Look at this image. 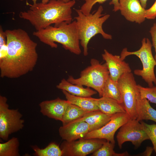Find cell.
<instances>
[{
    "instance_id": "2e32d148",
    "label": "cell",
    "mask_w": 156,
    "mask_h": 156,
    "mask_svg": "<svg viewBox=\"0 0 156 156\" xmlns=\"http://www.w3.org/2000/svg\"><path fill=\"white\" fill-rule=\"evenodd\" d=\"M113 115L104 114L100 110L89 112L82 117L71 122L81 121L86 122L88 125L90 132L99 129L105 125L110 121Z\"/></svg>"
},
{
    "instance_id": "9a60e30c",
    "label": "cell",
    "mask_w": 156,
    "mask_h": 156,
    "mask_svg": "<svg viewBox=\"0 0 156 156\" xmlns=\"http://www.w3.org/2000/svg\"><path fill=\"white\" fill-rule=\"evenodd\" d=\"M69 103L58 97L41 102L39 106L40 112L44 116L61 121L66 108Z\"/></svg>"
},
{
    "instance_id": "f546056e",
    "label": "cell",
    "mask_w": 156,
    "mask_h": 156,
    "mask_svg": "<svg viewBox=\"0 0 156 156\" xmlns=\"http://www.w3.org/2000/svg\"><path fill=\"white\" fill-rule=\"evenodd\" d=\"M149 32L151 36L152 46L155 49V53L154 58L156 61V23H154Z\"/></svg>"
},
{
    "instance_id": "7c38bea8",
    "label": "cell",
    "mask_w": 156,
    "mask_h": 156,
    "mask_svg": "<svg viewBox=\"0 0 156 156\" xmlns=\"http://www.w3.org/2000/svg\"><path fill=\"white\" fill-rule=\"evenodd\" d=\"M119 10L127 21L140 24L145 19L146 9L138 0H119Z\"/></svg>"
},
{
    "instance_id": "e0dca14e",
    "label": "cell",
    "mask_w": 156,
    "mask_h": 156,
    "mask_svg": "<svg viewBox=\"0 0 156 156\" xmlns=\"http://www.w3.org/2000/svg\"><path fill=\"white\" fill-rule=\"evenodd\" d=\"M136 119L139 121L143 120H151L156 123V110L150 105L149 101L142 98L138 90L136 96Z\"/></svg>"
},
{
    "instance_id": "4fadbf2b",
    "label": "cell",
    "mask_w": 156,
    "mask_h": 156,
    "mask_svg": "<svg viewBox=\"0 0 156 156\" xmlns=\"http://www.w3.org/2000/svg\"><path fill=\"white\" fill-rule=\"evenodd\" d=\"M102 58L105 62L109 73V77L117 81L124 73L131 72L129 64L121 58L120 56L113 55L107 50H104L102 55Z\"/></svg>"
},
{
    "instance_id": "5bb4252c",
    "label": "cell",
    "mask_w": 156,
    "mask_h": 156,
    "mask_svg": "<svg viewBox=\"0 0 156 156\" xmlns=\"http://www.w3.org/2000/svg\"><path fill=\"white\" fill-rule=\"evenodd\" d=\"M89 132L88 125L84 121L71 122L62 125L59 129L60 137L68 142L83 139Z\"/></svg>"
},
{
    "instance_id": "ffe728a7",
    "label": "cell",
    "mask_w": 156,
    "mask_h": 156,
    "mask_svg": "<svg viewBox=\"0 0 156 156\" xmlns=\"http://www.w3.org/2000/svg\"><path fill=\"white\" fill-rule=\"evenodd\" d=\"M97 104L99 110L106 114L113 115L126 112L122 104L108 97L102 96L97 99Z\"/></svg>"
},
{
    "instance_id": "603a6c76",
    "label": "cell",
    "mask_w": 156,
    "mask_h": 156,
    "mask_svg": "<svg viewBox=\"0 0 156 156\" xmlns=\"http://www.w3.org/2000/svg\"><path fill=\"white\" fill-rule=\"evenodd\" d=\"M19 142L13 137L6 142L0 143V156H19Z\"/></svg>"
},
{
    "instance_id": "d6986e66",
    "label": "cell",
    "mask_w": 156,
    "mask_h": 156,
    "mask_svg": "<svg viewBox=\"0 0 156 156\" xmlns=\"http://www.w3.org/2000/svg\"><path fill=\"white\" fill-rule=\"evenodd\" d=\"M56 88L66 91L73 95L79 96L91 97L97 93L96 91L92 90L90 87L84 88L82 86L73 84L64 78L56 86Z\"/></svg>"
},
{
    "instance_id": "44dd1931",
    "label": "cell",
    "mask_w": 156,
    "mask_h": 156,
    "mask_svg": "<svg viewBox=\"0 0 156 156\" xmlns=\"http://www.w3.org/2000/svg\"><path fill=\"white\" fill-rule=\"evenodd\" d=\"M88 112L69 102L66 108L61 121L62 125L67 124L82 117Z\"/></svg>"
},
{
    "instance_id": "4316f807",
    "label": "cell",
    "mask_w": 156,
    "mask_h": 156,
    "mask_svg": "<svg viewBox=\"0 0 156 156\" xmlns=\"http://www.w3.org/2000/svg\"><path fill=\"white\" fill-rule=\"evenodd\" d=\"M137 87L142 98H146L150 102L156 104V85L144 87L138 84Z\"/></svg>"
},
{
    "instance_id": "8992f818",
    "label": "cell",
    "mask_w": 156,
    "mask_h": 156,
    "mask_svg": "<svg viewBox=\"0 0 156 156\" xmlns=\"http://www.w3.org/2000/svg\"><path fill=\"white\" fill-rule=\"evenodd\" d=\"M152 47L149 40L144 38L142 41V46L139 49L130 52L128 51L127 48H124L122 50L120 55L122 60L131 55H135L140 59L142 64V68L135 69L134 73L136 75L141 76L149 87L153 86V83L156 85V77L154 73L156 61L152 53Z\"/></svg>"
},
{
    "instance_id": "ba28073f",
    "label": "cell",
    "mask_w": 156,
    "mask_h": 156,
    "mask_svg": "<svg viewBox=\"0 0 156 156\" xmlns=\"http://www.w3.org/2000/svg\"><path fill=\"white\" fill-rule=\"evenodd\" d=\"M122 105L126 112L131 119H136V96L138 89L133 74L126 73L117 81Z\"/></svg>"
},
{
    "instance_id": "d6a6232c",
    "label": "cell",
    "mask_w": 156,
    "mask_h": 156,
    "mask_svg": "<svg viewBox=\"0 0 156 156\" xmlns=\"http://www.w3.org/2000/svg\"><path fill=\"white\" fill-rule=\"evenodd\" d=\"M142 6L144 8L146 6V2L147 0H139Z\"/></svg>"
},
{
    "instance_id": "30bf717a",
    "label": "cell",
    "mask_w": 156,
    "mask_h": 156,
    "mask_svg": "<svg viewBox=\"0 0 156 156\" xmlns=\"http://www.w3.org/2000/svg\"><path fill=\"white\" fill-rule=\"evenodd\" d=\"M106 141L98 138L82 139L71 142L64 140L60 145L62 156H86L95 152Z\"/></svg>"
},
{
    "instance_id": "7a4b0ae2",
    "label": "cell",
    "mask_w": 156,
    "mask_h": 156,
    "mask_svg": "<svg viewBox=\"0 0 156 156\" xmlns=\"http://www.w3.org/2000/svg\"><path fill=\"white\" fill-rule=\"evenodd\" d=\"M76 1L66 2L63 0H50L48 3L26 4L29 10L21 12L19 17L28 21L36 31L54 24L57 26L64 22H72V8Z\"/></svg>"
},
{
    "instance_id": "5b68a950",
    "label": "cell",
    "mask_w": 156,
    "mask_h": 156,
    "mask_svg": "<svg viewBox=\"0 0 156 156\" xmlns=\"http://www.w3.org/2000/svg\"><path fill=\"white\" fill-rule=\"evenodd\" d=\"M90 64L81 72L79 78L70 76L67 80L73 84L92 88L101 97L104 86L109 77V72L106 63L101 64L96 59H92Z\"/></svg>"
},
{
    "instance_id": "7402d4cb",
    "label": "cell",
    "mask_w": 156,
    "mask_h": 156,
    "mask_svg": "<svg viewBox=\"0 0 156 156\" xmlns=\"http://www.w3.org/2000/svg\"><path fill=\"white\" fill-rule=\"evenodd\" d=\"M102 96L113 99L121 104L122 101L117 81L112 79L109 77L104 86Z\"/></svg>"
},
{
    "instance_id": "277c9868",
    "label": "cell",
    "mask_w": 156,
    "mask_h": 156,
    "mask_svg": "<svg viewBox=\"0 0 156 156\" xmlns=\"http://www.w3.org/2000/svg\"><path fill=\"white\" fill-rule=\"evenodd\" d=\"M103 6L100 5L97 10L87 15L80 9H75L77 16L75 17L78 28L80 44L83 49L84 56L88 54V44L91 39L100 34L106 39L111 40L112 36L104 32L102 25L109 17V14H103Z\"/></svg>"
},
{
    "instance_id": "1f68e13d",
    "label": "cell",
    "mask_w": 156,
    "mask_h": 156,
    "mask_svg": "<svg viewBox=\"0 0 156 156\" xmlns=\"http://www.w3.org/2000/svg\"><path fill=\"white\" fill-rule=\"evenodd\" d=\"M19 0L23 1L24 0ZM31 0L33 1V3L34 4L36 3H37V0ZM50 0H42L41 2L43 3H48ZM63 0L66 2H68L71 0L76 1V0Z\"/></svg>"
},
{
    "instance_id": "484cf974",
    "label": "cell",
    "mask_w": 156,
    "mask_h": 156,
    "mask_svg": "<svg viewBox=\"0 0 156 156\" xmlns=\"http://www.w3.org/2000/svg\"><path fill=\"white\" fill-rule=\"evenodd\" d=\"M85 1L81 6L80 10L84 14L87 15L91 13L93 7L96 3L102 4L107 0H81ZM110 5H114L113 11L116 12L119 10V0H111Z\"/></svg>"
},
{
    "instance_id": "f1b7e54d",
    "label": "cell",
    "mask_w": 156,
    "mask_h": 156,
    "mask_svg": "<svg viewBox=\"0 0 156 156\" xmlns=\"http://www.w3.org/2000/svg\"><path fill=\"white\" fill-rule=\"evenodd\" d=\"M145 17L148 19H154L156 17V0L153 5L148 9L146 10Z\"/></svg>"
},
{
    "instance_id": "83f0119b",
    "label": "cell",
    "mask_w": 156,
    "mask_h": 156,
    "mask_svg": "<svg viewBox=\"0 0 156 156\" xmlns=\"http://www.w3.org/2000/svg\"><path fill=\"white\" fill-rule=\"evenodd\" d=\"M143 128L148 136L153 146L154 151L156 153V124L149 125L142 121H140Z\"/></svg>"
},
{
    "instance_id": "ac0fdd59",
    "label": "cell",
    "mask_w": 156,
    "mask_h": 156,
    "mask_svg": "<svg viewBox=\"0 0 156 156\" xmlns=\"http://www.w3.org/2000/svg\"><path fill=\"white\" fill-rule=\"evenodd\" d=\"M66 100L87 112L99 110L97 104V99L73 95L65 90H62Z\"/></svg>"
},
{
    "instance_id": "d4e9b609",
    "label": "cell",
    "mask_w": 156,
    "mask_h": 156,
    "mask_svg": "<svg viewBox=\"0 0 156 156\" xmlns=\"http://www.w3.org/2000/svg\"><path fill=\"white\" fill-rule=\"evenodd\" d=\"M115 144L108 141H105L97 150L92 153V156H127L129 154L127 151L119 153L115 152L114 149Z\"/></svg>"
},
{
    "instance_id": "9c48e42d",
    "label": "cell",
    "mask_w": 156,
    "mask_h": 156,
    "mask_svg": "<svg viewBox=\"0 0 156 156\" xmlns=\"http://www.w3.org/2000/svg\"><path fill=\"white\" fill-rule=\"evenodd\" d=\"M119 148L127 142H130L136 149L144 141L149 140L140 122L136 119H130L119 128L116 136Z\"/></svg>"
},
{
    "instance_id": "4dcf8cb0",
    "label": "cell",
    "mask_w": 156,
    "mask_h": 156,
    "mask_svg": "<svg viewBox=\"0 0 156 156\" xmlns=\"http://www.w3.org/2000/svg\"><path fill=\"white\" fill-rule=\"evenodd\" d=\"M153 150H154L153 148L148 146L146 147L145 151L143 153L139 154V155L145 156H151Z\"/></svg>"
},
{
    "instance_id": "8fae6325",
    "label": "cell",
    "mask_w": 156,
    "mask_h": 156,
    "mask_svg": "<svg viewBox=\"0 0 156 156\" xmlns=\"http://www.w3.org/2000/svg\"><path fill=\"white\" fill-rule=\"evenodd\" d=\"M131 119L126 112L117 113L113 115L110 121L97 129L89 132L83 139H104L115 144L114 135L116 131Z\"/></svg>"
},
{
    "instance_id": "3957f363",
    "label": "cell",
    "mask_w": 156,
    "mask_h": 156,
    "mask_svg": "<svg viewBox=\"0 0 156 156\" xmlns=\"http://www.w3.org/2000/svg\"><path fill=\"white\" fill-rule=\"evenodd\" d=\"M33 35L52 48H57L55 43L57 42L61 44L65 50L75 54L79 55L81 52L75 20L70 23L64 22L57 26H49L34 31Z\"/></svg>"
},
{
    "instance_id": "52a82bcc",
    "label": "cell",
    "mask_w": 156,
    "mask_h": 156,
    "mask_svg": "<svg viewBox=\"0 0 156 156\" xmlns=\"http://www.w3.org/2000/svg\"><path fill=\"white\" fill-rule=\"evenodd\" d=\"M7 99L0 96V138L7 141L11 134L23 129L24 120L18 109H10Z\"/></svg>"
},
{
    "instance_id": "cb8c5ba5",
    "label": "cell",
    "mask_w": 156,
    "mask_h": 156,
    "mask_svg": "<svg viewBox=\"0 0 156 156\" xmlns=\"http://www.w3.org/2000/svg\"><path fill=\"white\" fill-rule=\"evenodd\" d=\"M31 147L34 151V155L36 156H61L62 150L59 146L54 142L49 144L45 148L40 149L36 146Z\"/></svg>"
},
{
    "instance_id": "6da1fadb",
    "label": "cell",
    "mask_w": 156,
    "mask_h": 156,
    "mask_svg": "<svg viewBox=\"0 0 156 156\" xmlns=\"http://www.w3.org/2000/svg\"><path fill=\"white\" fill-rule=\"evenodd\" d=\"M5 31L8 53L0 60V76L18 78L32 71L35 66L38 57L37 44L22 29Z\"/></svg>"
}]
</instances>
